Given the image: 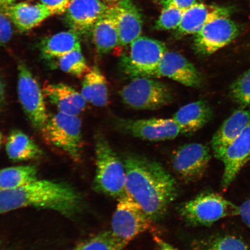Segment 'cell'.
I'll return each instance as SVG.
<instances>
[{"mask_svg":"<svg viewBox=\"0 0 250 250\" xmlns=\"http://www.w3.org/2000/svg\"><path fill=\"white\" fill-rule=\"evenodd\" d=\"M126 193L152 221L161 220L177 195L176 180L161 164L143 156H126Z\"/></svg>","mask_w":250,"mask_h":250,"instance_id":"6da1fadb","label":"cell"},{"mask_svg":"<svg viewBox=\"0 0 250 250\" xmlns=\"http://www.w3.org/2000/svg\"><path fill=\"white\" fill-rule=\"evenodd\" d=\"M80 195L64 183L36 180L17 188L0 190V215L21 208L50 209L70 216L79 210Z\"/></svg>","mask_w":250,"mask_h":250,"instance_id":"7a4b0ae2","label":"cell"},{"mask_svg":"<svg viewBox=\"0 0 250 250\" xmlns=\"http://www.w3.org/2000/svg\"><path fill=\"white\" fill-rule=\"evenodd\" d=\"M96 174L93 188L114 198L126 194V172L123 162L102 134L95 140Z\"/></svg>","mask_w":250,"mask_h":250,"instance_id":"3957f363","label":"cell"},{"mask_svg":"<svg viewBox=\"0 0 250 250\" xmlns=\"http://www.w3.org/2000/svg\"><path fill=\"white\" fill-rule=\"evenodd\" d=\"M40 131L47 144L79 161L83 145L82 124L76 115L58 112L49 116Z\"/></svg>","mask_w":250,"mask_h":250,"instance_id":"277c9868","label":"cell"},{"mask_svg":"<svg viewBox=\"0 0 250 250\" xmlns=\"http://www.w3.org/2000/svg\"><path fill=\"white\" fill-rule=\"evenodd\" d=\"M179 211L192 226H209L222 218L239 215V207L218 193L206 192L183 203Z\"/></svg>","mask_w":250,"mask_h":250,"instance_id":"5b68a950","label":"cell"},{"mask_svg":"<svg viewBox=\"0 0 250 250\" xmlns=\"http://www.w3.org/2000/svg\"><path fill=\"white\" fill-rule=\"evenodd\" d=\"M167 51V46L160 41L140 36L130 43L129 54L121 58L122 70L133 78H155L159 62Z\"/></svg>","mask_w":250,"mask_h":250,"instance_id":"8992f818","label":"cell"},{"mask_svg":"<svg viewBox=\"0 0 250 250\" xmlns=\"http://www.w3.org/2000/svg\"><path fill=\"white\" fill-rule=\"evenodd\" d=\"M122 101L129 107L144 110H155L173 101L169 87L150 77L133 78L121 90Z\"/></svg>","mask_w":250,"mask_h":250,"instance_id":"52a82bcc","label":"cell"},{"mask_svg":"<svg viewBox=\"0 0 250 250\" xmlns=\"http://www.w3.org/2000/svg\"><path fill=\"white\" fill-rule=\"evenodd\" d=\"M152 223L142 208L126 193L118 199L112 218L111 232L125 248L136 237L148 230Z\"/></svg>","mask_w":250,"mask_h":250,"instance_id":"ba28073f","label":"cell"},{"mask_svg":"<svg viewBox=\"0 0 250 250\" xmlns=\"http://www.w3.org/2000/svg\"><path fill=\"white\" fill-rule=\"evenodd\" d=\"M18 71L19 100L32 126L40 130L49 117L43 90L24 62L19 63Z\"/></svg>","mask_w":250,"mask_h":250,"instance_id":"9c48e42d","label":"cell"},{"mask_svg":"<svg viewBox=\"0 0 250 250\" xmlns=\"http://www.w3.org/2000/svg\"><path fill=\"white\" fill-rule=\"evenodd\" d=\"M239 33L238 25L230 17H219L195 34L193 48L200 55L210 56L233 42Z\"/></svg>","mask_w":250,"mask_h":250,"instance_id":"30bf717a","label":"cell"},{"mask_svg":"<svg viewBox=\"0 0 250 250\" xmlns=\"http://www.w3.org/2000/svg\"><path fill=\"white\" fill-rule=\"evenodd\" d=\"M211 159L210 149L201 143L181 146L173 156L175 173L187 183L198 180L204 175Z\"/></svg>","mask_w":250,"mask_h":250,"instance_id":"8fae6325","label":"cell"},{"mask_svg":"<svg viewBox=\"0 0 250 250\" xmlns=\"http://www.w3.org/2000/svg\"><path fill=\"white\" fill-rule=\"evenodd\" d=\"M119 126L137 138L151 142L173 140L181 134L180 127L173 118L121 120Z\"/></svg>","mask_w":250,"mask_h":250,"instance_id":"7c38bea8","label":"cell"},{"mask_svg":"<svg viewBox=\"0 0 250 250\" xmlns=\"http://www.w3.org/2000/svg\"><path fill=\"white\" fill-rule=\"evenodd\" d=\"M106 15L116 24L120 45L130 44L140 37L143 28L142 15L130 0H118L109 5Z\"/></svg>","mask_w":250,"mask_h":250,"instance_id":"4fadbf2b","label":"cell"},{"mask_svg":"<svg viewBox=\"0 0 250 250\" xmlns=\"http://www.w3.org/2000/svg\"><path fill=\"white\" fill-rule=\"evenodd\" d=\"M108 7L103 0H72L65 12V21L71 30L85 34L105 17Z\"/></svg>","mask_w":250,"mask_h":250,"instance_id":"5bb4252c","label":"cell"},{"mask_svg":"<svg viewBox=\"0 0 250 250\" xmlns=\"http://www.w3.org/2000/svg\"><path fill=\"white\" fill-rule=\"evenodd\" d=\"M165 77L183 85L199 87L202 84L201 74L183 56L167 51L161 59L155 77Z\"/></svg>","mask_w":250,"mask_h":250,"instance_id":"9a60e30c","label":"cell"},{"mask_svg":"<svg viewBox=\"0 0 250 250\" xmlns=\"http://www.w3.org/2000/svg\"><path fill=\"white\" fill-rule=\"evenodd\" d=\"M232 11V8L226 6L199 3L184 11L177 34L180 36L196 34L215 19L230 17Z\"/></svg>","mask_w":250,"mask_h":250,"instance_id":"2e32d148","label":"cell"},{"mask_svg":"<svg viewBox=\"0 0 250 250\" xmlns=\"http://www.w3.org/2000/svg\"><path fill=\"white\" fill-rule=\"evenodd\" d=\"M250 158V123L228 146L220 160L224 165L222 186L227 188Z\"/></svg>","mask_w":250,"mask_h":250,"instance_id":"e0dca14e","label":"cell"},{"mask_svg":"<svg viewBox=\"0 0 250 250\" xmlns=\"http://www.w3.org/2000/svg\"><path fill=\"white\" fill-rule=\"evenodd\" d=\"M250 123L249 106L237 109L224 122L211 140V147L215 158L220 160L228 146L241 134Z\"/></svg>","mask_w":250,"mask_h":250,"instance_id":"ac0fdd59","label":"cell"},{"mask_svg":"<svg viewBox=\"0 0 250 250\" xmlns=\"http://www.w3.org/2000/svg\"><path fill=\"white\" fill-rule=\"evenodd\" d=\"M42 90L45 98L59 112L77 116L85 109L86 101L82 94L66 84L46 83Z\"/></svg>","mask_w":250,"mask_h":250,"instance_id":"d6986e66","label":"cell"},{"mask_svg":"<svg viewBox=\"0 0 250 250\" xmlns=\"http://www.w3.org/2000/svg\"><path fill=\"white\" fill-rule=\"evenodd\" d=\"M2 12L21 31L32 30L53 15L51 11L42 3L36 4L14 3Z\"/></svg>","mask_w":250,"mask_h":250,"instance_id":"ffe728a7","label":"cell"},{"mask_svg":"<svg viewBox=\"0 0 250 250\" xmlns=\"http://www.w3.org/2000/svg\"><path fill=\"white\" fill-rule=\"evenodd\" d=\"M212 114L208 103L198 101L184 105L172 118L180 127L181 134H192L204 127L210 121Z\"/></svg>","mask_w":250,"mask_h":250,"instance_id":"44dd1931","label":"cell"},{"mask_svg":"<svg viewBox=\"0 0 250 250\" xmlns=\"http://www.w3.org/2000/svg\"><path fill=\"white\" fill-rule=\"evenodd\" d=\"M78 49H81L79 34L71 29L45 39L40 46V51L46 59H57Z\"/></svg>","mask_w":250,"mask_h":250,"instance_id":"7402d4cb","label":"cell"},{"mask_svg":"<svg viewBox=\"0 0 250 250\" xmlns=\"http://www.w3.org/2000/svg\"><path fill=\"white\" fill-rule=\"evenodd\" d=\"M6 151L14 161H26L40 157L42 149L22 131L15 129L9 133L6 142Z\"/></svg>","mask_w":250,"mask_h":250,"instance_id":"603a6c76","label":"cell"},{"mask_svg":"<svg viewBox=\"0 0 250 250\" xmlns=\"http://www.w3.org/2000/svg\"><path fill=\"white\" fill-rule=\"evenodd\" d=\"M81 94L86 102L96 107L107 104L109 96L107 80L98 66L95 65L83 77Z\"/></svg>","mask_w":250,"mask_h":250,"instance_id":"cb8c5ba5","label":"cell"},{"mask_svg":"<svg viewBox=\"0 0 250 250\" xmlns=\"http://www.w3.org/2000/svg\"><path fill=\"white\" fill-rule=\"evenodd\" d=\"M92 37L97 52L101 54H108L120 45L116 24L112 18L106 15L99 20L92 28Z\"/></svg>","mask_w":250,"mask_h":250,"instance_id":"d4e9b609","label":"cell"},{"mask_svg":"<svg viewBox=\"0 0 250 250\" xmlns=\"http://www.w3.org/2000/svg\"><path fill=\"white\" fill-rule=\"evenodd\" d=\"M35 166L25 165L10 167L0 170V190L17 188L33 182L37 179Z\"/></svg>","mask_w":250,"mask_h":250,"instance_id":"484cf974","label":"cell"},{"mask_svg":"<svg viewBox=\"0 0 250 250\" xmlns=\"http://www.w3.org/2000/svg\"><path fill=\"white\" fill-rule=\"evenodd\" d=\"M58 66L64 73L77 78H83L90 68L81 49L76 50L57 59Z\"/></svg>","mask_w":250,"mask_h":250,"instance_id":"4316f807","label":"cell"},{"mask_svg":"<svg viewBox=\"0 0 250 250\" xmlns=\"http://www.w3.org/2000/svg\"><path fill=\"white\" fill-rule=\"evenodd\" d=\"M229 94L233 101L242 107L250 105V68L234 81Z\"/></svg>","mask_w":250,"mask_h":250,"instance_id":"83f0119b","label":"cell"},{"mask_svg":"<svg viewBox=\"0 0 250 250\" xmlns=\"http://www.w3.org/2000/svg\"><path fill=\"white\" fill-rule=\"evenodd\" d=\"M114 238L111 231H105L91 237L78 247L77 250H123Z\"/></svg>","mask_w":250,"mask_h":250,"instance_id":"f1b7e54d","label":"cell"},{"mask_svg":"<svg viewBox=\"0 0 250 250\" xmlns=\"http://www.w3.org/2000/svg\"><path fill=\"white\" fill-rule=\"evenodd\" d=\"M184 12L174 7L164 8L155 23V29L158 30H177L182 20Z\"/></svg>","mask_w":250,"mask_h":250,"instance_id":"f546056e","label":"cell"},{"mask_svg":"<svg viewBox=\"0 0 250 250\" xmlns=\"http://www.w3.org/2000/svg\"><path fill=\"white\" fill-rule=\"evenodd\" d=\"M207 250H250L248 246L236 236L226 235L217 237Z\"/></svg>","mask_w":250,"mask_h":250,"instance_id":"4dcf8cb0","label":"cell"},{"mask_svg":"<svg viewBox=\"0 0 250 250\" xmlns=\"http://www.w3.org/2000/svg\"><path fill=\"white\" fill-rule=\"evenodd\" d=\"M11 21L3 12L0 11V45H4L12 38Z\"/></svg>","mask_w":250,"mask_h":250,"instance_id":"1f68e13d","label":"cell"},{"mask_svg":"<svg viewBox=\"0 0 250 250\" xmlns=\"http://www.w3.org/2000/svg\"><path fill=\"white\" fill-rule=\"evenodd\" d=\"M72 0H41L42 4L45 5L54 15L65 13Z\"/></svg>","mask_w":250,"mask_h":250,"instance_id":"d6a6232c","label":"cell"},{"mask_svg":"<svg viewBox=\"0 0 250 250\" xmlns=\"http://www.w3.org/2000/svg\"><path fill=\"white\" fill-rule=\"evenodd\" d=\"M202 0H162L161 4L165 7H174L186 11L190 7L199 3H201Z\"/></svg>","mask_w":250,"mask_h":250,"instance_id":"836d02e7","label":"cell"},{"mask_svg":"<svg viewBox=\"0 0 250 250\" xmlns=\"http://www.w3.org/2000/svg\"><path fill=\"white\" fill-rule=\"evenodd\" d=\"M239 215L244 223L250 228V198L240 206Z\"/></svg>","mask_w":250,"mask_h":250,"instance_id":"e575fe53","label":"cell"},{"mask_svg":"<svg viewBox=\"0 0 250 250\" xmlns=\"http://www.w3.org/2000/svg\"><path fill=\"white\" fill-rule=\"evenodd\" d=\"M154 240L159 250H178L170 244L165 241L160 237L154 236Z\"/></svg>","mask_w":250,"mask_h":250,"instance_id":"d590c367","label":"cell"},{"mask_svg":"<svg viewBox=\"0 0 250 250\" xmlns=\"http://www.w3.org/2000/svg\"><path fill=\"white\" fill-rule=\"evenodd\" d=\"M5 99V91L4 83L1 76H0V107L4 103Z\"/></svg>","mask_w":250,"mask_h":250,"instance_id":"8d00e7d4","label":"cell"},{"mask_svg":"<svg viewBox=\"0 0 250 250\" xmlns=\"http://www.w3.org/2000/svg\"><path fill=\"white\" fill-rule=\"evenodd\" d=\"M16 0H0V11L2 12L8 6L14 4Z\"/></svg>","mask_w":250,"mask_h":250,"instance_id":"74e56055","label":"cell"},{"mask_svg":"<svg viewBox=\"0 0 250 250\" xmlns=\"http://www.w3.org/2000/svg\"><path fill=\"white\" fill-rule=\"evenodd\" d=\"M3 143H4V136H3L2 133L0 132V148L1 147Z\"/></svg>","mask_w":250,"mask_h":250,"instance_id":"f35d334b","label":"cell"},{"mask_svg":"<svg viewBox=\"0 0 250 250\" xmlns=\"http://www.w3.org/2000/svg\"><path fill=\"white\" fill-rule=\"evenodd\" d=\"M105 1L109 2H115L117 1V0H105Z\"/></svg>","mask_w":250,"mask_h":250,"instance_id":"ab89813d","label":"cell"},{"mask_svg":"<svg viewBox=\"0 0 250 250\" xmlns=\"http://www.w3.org/2000/svg\"></svg>","mask_w":250,"mask_h":250,"instance_id":"60d3db41","label":"cell"},{"mask_svg":"<svg viewBox=\"0 0 250 250\" xmlns=\"http://www.w3.org/2000/svg\"><path fill=\"white\" fill-rule=\"evenodd\" d=\"M76 250H77V249Z\"/></svg>","mask_w":250,"mask_h":250,"instance_id":"b9f144b4","label":"cell"},{"mask_svg":"<svg viewBox=\"0 0 250 250\" xmlns=\"http://www.w3.org/2000/svg\"><path fill=\"white\" fill-rule=\"evenodd\" d=\"M117 1H118V0H117Z\"/></svg>","mask_w":250,"mask_h":250,"instance_id":"7bdbcfd3","label":"cell"}]
</instances>
